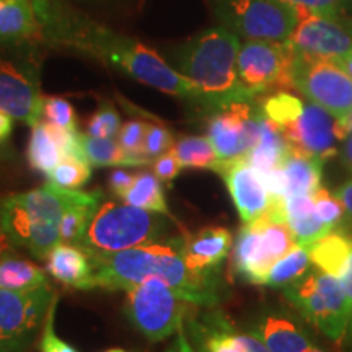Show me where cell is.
<instances>
[{
    "label": "cell",
    "instance_id": "obj_52",
    "mask_svg": "<svg viewBox=\"0 0 352 352\" xmlns=\"http://www.w3.org/2000/svg\"><path fill=\"white\" fill-rule=\"evenodd\" d=\"M340 122H341L342 129H344V132H346V135L352 134V109L346 114L344 118H341Z\"/></svg>",
    "mask_w": 352,
    "mask_h": 352
},
{
    "label": "cell",
    "instance_id": "obj_49",
    "mask_svg": "<svg viewBox=\"0 0 352 352\" xmlns=\"http://www.w3.org/2000/svg\"><path fill=\"white\" fill-rule=\"evenodd\" d=\"M338 157H340L341 165L344 166V168L352 175V134L346 135L344 140L341 142L340 153H338Z\"/></svg>",
    "mask_w": 352,
    "mask_h": 352
},
{
    "label": "cell",
    "instance_id": "obj_53",
    "mask_svg": "<svg viewBox=\"0 0 352 352\" xmlns=\"http://www.w3.org/2000/svg\"><path fill=\"white\" fill-rule=\"evenodd\" d=\"M340 20V23L344 26L346 28V32L351 34L352 36V16H347V15H344V16H341V19H338Z\"/></svg>",
    "mask_w": 352,
    "mask_h": 352
},
{
    "label": "cell",
    "instance_id": "obj_38",
    "mask_svg": "<svg viewBox=\"0 0 352 352\" xmlns=\"http://www.w3.org/2000/svg\"><path fill=\"white\" fill-rule=\"evenodd\" d=\"M315 209L318 212L321 222L327 226L329 230H336L344 222V206L338 199L334 192L328 191L327 188H320L314 195Z\"/></svg>",
    "mask_w": 352,
    "mask_h": 352
},
{
    "label": "cell",
    "instance_id": "obj_12",
    "mask_svg": "<svg viewBox=\"0 0 352 352\" xmlns=\"http://www.w3.org/2000/svg\"><path fill=\"white\" fill-rule=\"evenodd\" d=\"M263 109L254 100L236 101L212 111L208 138L217 153L220 166L243 160L261 135ZM220 170V168H219Z\"/></svg>",
    "mask_w": 352,
    "mask_h": 352
},
{
    "label": "cell",
    "instance_id": "obj_7",
    "mask_svg": "<svg viewBox=\"0 0 352 352\" xmlns=\"http://www.w3.org/2000/svg\"><path fill=\"white\" fill-rule=\"evenodd\" d=\"M297 246L287 222L270 209L253 222L243 223L235 239L232 267L245 283L263 285L264 277L276 261Z\"/></svg>",
    "mask_w": 352,
    "mask_h": 352
},
{
    "label": "cell",
    "instance_id": "obj_42",
    "mask_svg": "<svg viewBox=\"0 0 352 352\" xmlns=\"http://www.w3.org/2000/svg\"><path fill=\"white\" fill-rule=\"evenodd\" d=\"M57 294L52 297V302L47 310L46 318L43 321V334L41 340H39V351L41 352H77L74 346H70L69 342L60 340L54 331V315H56V307H57Z\"/></svg>",
    "mask_w": 352,
    "mask_h": 352
},
{
    "label": "cell",
    "instance_id": "obj_29",
    "mask_svg": "<svg viewBox=\"0 0 352 352\" xmlns=\"http://www.w3.org/2000/svg\"><path fill=\"white\" fill-rule=\"evenodd\" d=\"M64 158V152L57 144L54 135L51 134L46 121H39L32 127L28 148H26V160L32 170L39 175L51 176L52 171Z\"/></svg>",
    "mask_w": 352,
    "mask_h": 352
},
{
    "label": "cell",
    "instance_id": "obj_56",
    "mask_svg": "<svg viewBox=\"0 0 352 352\" xmlns=\"http://www.w3.org/2000/svg\"><path fill=\"white\" fill-rule=\"evenodd\" d=\"M0 352H7V351H0Z\"/></svg>",
    "mask_w": 352,
    "mask_h": 352
},
{
    "label": "cell",
    "instance_id": "obj_43",
    "mask_svg": "<svg viewBox=\"0 0 352 352\" xmlns=\"http://www.w3.org/2000/svg\"><path fill=\"white\" fill-rule=\"evenodd\" d=\"M152 164H153V173L157 175V178L160 179L162 183H166V184L173 183V179L182 173L183 170L182 165H179L178 157H176V153L173 152V148L168 152H165L164 155L157 157Z\"/></svg>",
    "mask_w": 352,
    "mask_h": 352
},
{
    "label": "cell",
    "instance_id": "obj_51",
    "mask_svg": "<svg viewBox=\"0 0 352 352\" xmlns=\"http://www.w3.org/2000/svg\"><path fill=\"white\" fill-rule=\"evenodd\" d=\"M331 63H334V64L338 65V67L344 70L347 76L352 78V52L340 57V59H334V60H331Z\"/></svg>",
    "mask_w": 352,
    "mask_h": 352
},
{
    "label": "cell",
    "instance_id": "obj_50",
    "mask_svg": "<svg viewBox=\"0 0 352 352\" xmlns=\"http://www.w3.org/2000/svg\"><path fill=\"white\" fill-rule=\"evenodd\" d=\"M16 246L13 241L10 240V236L7 235L6 230H3L2 226H0V259L3 256H7V254H12L15 253Z\"/></svg>",
    "mask_w": 352,
    "mask_h": 352
},
{
    "label": "cell",
    "instance_id": "obj_36",
    "mask_svg": "<svg viewBox=\"0 0 352 352\" xmlns=\"http://www.w3.org/2000/svg\"><path fill=\"white\" fill-rule=\"evenodd\" d=\"M145 131H147V122L140 120L127 121L124 126H121L120 134H118V142L129 155L134 158L138 166L152 164L144 153V139Z\"/></svg>",
    "mask_w": 352,
    "mask_h": 352
},
{
    "label": "cell",
    "instance_id": "obj_54",
    "mask_svg": "<svg viewBox=\"0 0 352 352\" xmlns=\"http://www.w3.org/2000/svg\"><path fill=\"white\" fill-rule=\"evenodd\" d=\"M305 352H327V351H324V349H321L320 346L314 344V346H310V347H308V349H307Z\"/></svg>",
    "mask_w": 352,
    "mask_h": 352
},
{
    "label": "cell",
    "instance_id": "obj_35",
    "mask_svg": "<svg viewBox=\"0 0 352 352\" xmlns=\"http://www.w3.org/2000/svg\"><path fill=\"white\" fill-rule=\"evenodd\" d=\"M50 178L60 188L78 189L91 178V165L82 158L64 157Z\"/></svg>",
    "mask_w": 352,
    "mask_h": 352
},
{
    "label": "cell",
    "instance_id": "obj_4",
    "mask_svg": "<svg viewBox=\"0 0 352 352\" xmlns=\"http://www.w3.org/2000/svg\"><path fill=\"white\" fill-rule=\"evenodd\" d=\"M63 214V188L52 182L0 199V226L16 248L38 259H46L60 241Z\"/></svg>",
    "mask_w": 352,
    "mask_h": 352
},
{
    "label": "cell",
    "instance_id": "obj_55",
    "mask_svg": "<svg viewBox=\"0 0 352 352\" xmlns=\"http://www.w3.org/2000/svg\"><path fill=\"white\" fill-rule=\"evenodd\" d=\"M104 352H129V351L120 349V347H114V349H108V351H104Z\"/></svg>",
    "mask_w": 352,
    "mask_h": 352
},
{
    "label": "cell",
    "instance_id": "obj_9",
    "mask_svg": "<svg viewBox=\"0 0 352 352\" xmlns=\"http://www.w3.org/2000/svg\"><path fill=\"white\" fill-rule=\"evenodd\" d=\"M222 26L246 41L285 43L296 30L297 10L280 0H212Z\"/></svg>",
    "mask_w": 352,
    "mask_h": 352
},
{
    "label": "cell",
    "instance_id": "obj_5",
    "mask_svg": "<svg viewBox=\"0 0 352 352\" xmlns=\"http://www.w3.org/2000/svg\"><path fill=\"white\" fill-rule=\"evenodd\" d=\"M168 230L164 214L103 199L78 246L87 253H116L165 240Z\"/></svg>",
    "mask_w": 352,
    "mask_h": 352
},
{
    "label": "cell",
    "instance_id": "obj_16",
    "mask_svg": "<svg viewBox=\"0 0 352 352\" xmlns=\"http://www.w3.org/2000/svg\"><path fill=\"white\" fill-rule=\"evenodd\" d=\"M43 103L36 67L0 54V109L33 127L41 121Z\"/></svg>",
    "mask_w": 352,
    "mask_h": 352
},
{
    "label": "cell",
    "instance_id": "obj_45",
    "mask_svg": "<svg viewBox=\"0 0 352 352\" xmlns=\"http://www.w3.org/2000/svg\"><path fill=\"white\" fill-rule=\"evenodd\" d=\"M334 195L338 196V199H340L341 204L344 206V212H346L344 222H342V226L340 228H342V230L352 235V178L342 183L341 186L336 189Z\"/></svg>",
    "mask_w": 352,
    "mask_h": 352
},
{
    "label": "cell",
    "instance_id": "obj_26",
    "mask_svg": "<svg viewBox=\"0 0 352 352\" xmlns=\"http://www.w3.org/2000/svg\"><path fill=\"white\" fill-rule=\"evenodd\" d=\"M290 148L285 140L283 131L271 120H267L263 113L261 120V135L258 144L250 151L243 160L253 166L258 173L276 170L283 165L285 157L289 155Z\"/></svg>",
    "mask_w": 352,
    "mask_h": 352
},
{
    "label": "cell",
    "instance_id": "obj_6",
    "mask_svg": "<svg viewBox=\"0 0 352 352\" xmlns=\"http://www.w3.org/2000/svg\"><path fill=\"white\" fill-rule=\"evenodd\" d=\"M280 290L308 323L342 351L351 308L341 279L311 267L300 279Z\"/></svg>",
    "mask_w": 352,
    "mask_h": 352
},
{
    "label": "cell",
    "instance_id": "obj_32",
    "mask_svg": "<svg viewBox=\"0 0 352 352\" xmlns=\"http://www.w3.org/2000/svg\"><path fill=\"white\" fill-rule=\"evenodd\" d=\"M311 267H314V264H311L307 246L297 245L285 256L272 264L271 270L267 271L266 277H264L263 285H267V287L272 289H284L285 285L300 279Z\"/></svg>",
    "mask_w": 352,
    "mask_h": 352
},
{
    "label": "cell",
    "instance_id": "obj_44",
    "mask_svg": "<svg viewBox=\"0 0 352 352\" xmlns=\"http://www.w3.org/2000/svg\"><path fill=\"white\" fill-rule=\"evenodd\" d=\"M134 178H135V173H129V171L126 170H113L108 178L109 191L113 192L114 197L122 199L126 192L129 191L132 183H134Z\"/></svg>",
    "mask_w": 352,
    "mask_h": 352
},
{
    "label": "cell",
    "instance_id": "obj_34",
    "mask_svg": "<svg viewBox=\"0 0 352 352\" xmlns=\"http://www.w3.org/2000/svg\"><path fill=\"white\" fill-rule=\"evenodd\" d=\"M259 107L267 120H271L279 129H283L300 116L305 101L290 91H274V94L267 95Z\"/></svg>",
    "mask_w": 352,
    "mask_h": 352
},
{
    "label": "cell",
    "instance_id": "obj_37",
    "mask_svg": "<svg viewBox=\"0 0 352 352\" xmlns=\"http://www.w3.org/2000/svg\"><path fill=\"white\" fill-rule=\"evenodd\" d=\"M121 131V118L113 104H101L87 122V134L94 138L116 139Z\"/></svg>",
    "mask_w": 352,
    "mask_h": 352
},
{
    "label": "cell",
    "instance_id": "obj_20",
    "mask_svg": "<svg viewBox=\"0 0 352 352\" xmlns=\"http://www.w3.org/2000/svg\"><path fill=\"white\" fill-rule=\"evenodd\" d=\"M233 236L223 227H208L183 235V258L192 272L217 276L220 266L230 254Z\"/></svg>",
    "mask_w": 352,
    "mask_h": 352
},
{
    "label": "cell",
    "instance_id": "obj_41",
    "mask_svg": "<svg viewBox=\"0 0 352 352\" xmlns=\"http://www.w3.org/2000/svg\"><path fill=\"white\" fill-rule=\"evenodd\" d=\"M173 134L165 126L148 124L147 122V131H145L144 139V153L148 160L153 162L157 157L164 155L165 152L173 148Z\"/></svg>",
    "mask_w": 352,
    "mask_h": 352
},
{
    "label": "cell",
    "instance_id": "obj_30",
    "mask_svg": "<svg viewBox=\"0 0 352 352\" xmlns=\"http://www.w3.org/2000/svg\"><path fill=\"white\" fill-rule=\"evenodd\" d=\"M121 201L135 206V208L168 215V204H166L164 186L153 171L135 173L134 183Z\"/></svg>",
    "mask_w": 352,
    "mask_h": 352
},
{
    "label": "cell",
    "instance_id": "obj_22",
    "mask_svg": "<svg viewBox=\"0 0 352 352\" xmlns=\"http://www.w3.org/2000/svg\"><path fill=\"white\" fill-rule=\"evenodd\" d=\"M64 195V214L60 222V241L70 245H80L91 219L103 202V192L78 191V189H65Z\"/></svg>",
    "mask_w": 352,
    "mask_h": 352
},
{
    "label": "cell",
    "instance_id": "obj_47",
    "mask_svg": "<svg viewBox=\"0 0 352 352\" xmlns=\"http://www.w3.org/2000/svg\"><path fill=\"white\" fill-rule=\"evenodd\" d=\"M13 131V118L0 109V155L7 151L8 140Z\"/></svg>",
    "mask_w": 352,
    "mask_h": 352
},
{
    "label": "cell",
    "instance_id": "obj_40",
    "mask_svg": "<svg viewBox=\"0 0 352 352\" xmlns=\"http://www.w3.org/2000/svg\"><path fill=\"white\" fill-rule=\"evenodd\" d=\"M43 116L46 118L47 122L64 127V129L77 132V118L76 109L67 100L60 96H44L43 103Z\"/></svg>",
    "mask_w": 352,
    "mask_h": 352
},
{
    "label": "cell",
    "instance_id": "obj_15",
    "mask_svg": "<svg viewBox=\"0 0 352 352\" xmlns=\"http://www.w3.org/2000/svg\"><path fill=\"white\" fill-rule=\"evenodd\" d=\"M189 341L197 352H271L248 328H239L220 310L195 314L184 323Z\"/></svg>",
    "mask_w": 352,
    "mask_h": 352
},
{
    "label": "cell",
    "instance_id": "obj_8",
    "mask_svg": "<svg viewBox=\"0 0 352 352\" xmlns=\"http://www.w3.org/2000/svg\"><path fill=\"white\" fill-rule=\"evenodd\" d=\"M192 307L168 284L152 277L127 290L122 311L135 331L148 341L158 342L184 328Z\"/></svg>",
    "mask_w": 352,
    "mask_h": 352
},
{
    "label": "cell",
    "instance_id": "obj_21",
    "mask_svg": "<svg viewBox=\"0 0 352 352\" xmlns=\"http://www.w3.org/2000/svg\"><path fill=\"white\" fill-rule=\"evenodd\" d=\"M46 272L57 283L78 290H94V263L78 245L59 241L46 258Z\"/></svg>",
    "mask_w": 352,
    "mask_h": 352
},
{
    "label": "cell",
    "instance_id": "obj_14",
    "mask_svg": "<svg viewBox=\"0 0 352 352\" xmlns=\"http://www.w3.org/2000/svg\"><path fill=\"white\" fill-rule=\"evenodd\" d=\"M280 131L290 151L316 158L323 164L338 157L340 144L346 138L340 120L311 101L305 103L296 121Z\"/></svg>",
    "mask_w": 352,
    "mask_h": 352
},
{
    "label": "cell",
    "instance_id": "obj_25",
    "mask_svg": "<svg viewBox=\"0 0 352 352\" xmlns=\"http://www.w3.org/2000/svg\"><path fill=\"white\" fill-rule=\"evenodd\" d=\"M307 250L314 267L341 279L352 254V235L342 228H336L307 246Z\"/></svg>",
    "mask_w": 352,
    "mask_h": 352
},
{
    "label": "cell",
    "instance_id": "obj_13",
    "mask_svg": "<svg viewBox=\"0 0 352 352\" xmlns=\"http://www.w3.org/2000/svg\"><path fill=\"white\" fill-rule=\"evenodd\" d=\"M52 297L50 285L25 292L0 289V351L23 352L32 344Z\"/></svg>",
    "mask_w": 352,
    "mask_h": 352
},
{
    "label": "cell",
    "instance_id": "obj_48",
    "mask_svg": "<svg viewBox=\"0 0 352 352\" xmlns=\"http://www.w3.org/2000/svg\"><path fill=\"white\" fill-rule=\"evenodd\" d=\"M165 352H197V351L195 349V346L191 344V341H189L186 328H182L178 333H176L175 341L171 342L170 347Z\"/></svg>",
    "mask_w": 352,
    "mask_h": 352
},
{
    "label": "cell",
    "instance_id": "obj_18",
    "mask_svg": "<svg viewBox=\"0 0 352 352\" xmlns=\"http://www.w3.org/2000/svg\"><path fill=\"white\" fill-rule=\"evenodd\" d=\"M217 173L226 182L241 222H253L270 209L272 199L261 175L245 160L222 165Z\"/></svg>",
    "mask_w": 352,
    "mask_h": 352
},
{
    "label": "cell",
    "instance_id": "obj_19",
    "mask_svg": "<svg viewBox=\"0 0 352 352\" xmlns=\"http://www.w3.org/2000/svg\"><path fill=\"white\" fill-rule=\"evenodd\" d=\"M248 329L271 352H305L315 344L302 321L284 308H266L254 316Z\"/></svg>",
    "mask_w": 352,
    "mask_h": 352
},
{
    "label": "cell",
    "instance_id": "obj_39",
    "mask_svg": "<svg viewBox=\"0 0 352 352\" xmlns=\"http://www.w3.org/2000/svg\"><path fill=\"white\" fill-rule=\"evenodd\" d=\"M297 10L314 13L324 19H341L352 8V0H280Z\"/></svg>",
    "mask_w": 352,
    "mask_h": 352
},
{
    "label": "cell",
    "instance_id": "obj_23",
    "mask_svg": "<svg viewBox=\"0 0 352 352\" xmlns=\"http://www.w3.org/2000/svg\"><path fill=\"white\" fill-rule=\"evenodd\" d=\"M41 32L33 0H0V43L39 38Z\"/></svg>",
    "mask_w": 352,
    "mask_h": 352
},
{
    "label": "cell",
    "instance_id": "obj_17",
    "mask_svg": "<svg viewBox=\"0 0 352 352\" xmlns=\"http://www.w3.org/2000/svg\"><path fill=\"white\" fill-rule=\"evenodd\" d=\"M297 26L287 44L298 54L334 60L352 52V36L340 20L302 10H297Z\"/></svg>",
    "mask_w": 352,
    "mask_h": 352
},
{
    "label": "cell",
    "instance_id": "obj_27",
    "mask_svg": "<svg viewBox=\"0 0 352 352\" xmlns=\"http://www.w3.org/2000/svg\"><path fill=\"white\" fill-rule=\"evenodd\" d=\"M280 170L285 179V197L298 195L314 196L321 188L323 162L316 158L290 151L280 165Z\"/></svg>",
    "mask_w": 352,
    "mask_h": 352
},
{
    "label": "cell",
    "instance_id": "obj_11",
    "mask_svg": "<svg viewBox=\"0 0 352 352\" xmlns=\"http://www.w3.org/2000/svg\"><path fill=\"white\" fill-rule=\"evenodd\" d=\"M292 85L308 101L327 109L338 120L352 109V78L331 60L296 52Z\"/></svg>",
    "mask_w": 352,
    "mask_h": 352
},
{
    "label": "cell",
    "instance_id": "obj_3",
    "mask_svg": "<svg viewBox=\"0 0 352 352\" xmlns=\"http://www.w3.org/2000/svg\"><path fill=\"white\" fill-rule=\"evenodd\" d=\"M240 38L226 26L204 30L176 50L178 72L192 83L197 104L210 113L236 101L252 100L240 85L236 59Z\"/></svg>",
    "mask_w": 352,
    "mask_h": 352
},
{
    "label": "cell",
    "instance_id": "obj_1",
    "mask_svg": "<svg viewBox=\"0 0 352 352\" xmlns=\"http://www.w3.org/2000/svg\"><path fill=\"white\" fill-rule=\"evenodd\" d=\"M41 23L43 28L47 30L50 41L76 47L122 70L140 83L176 98L197 103L195 85L145 44L111 32L107 26L83 19L74 12L52 8L50 3L41 15Z\"/></svg>",
    "mask_w": 352,
    "mask_h": 352
},
{
    "label": "cell",
    "instance_id": "obj_33",
    "mask_svg": "<svg viewBox=\"0 0 352 352\" xmlns=\"http://www.w3.org/2000/svg\"><path fill=\"white\" fill-rule=\"evenodd\" d=\"M82 151L91 166H138L116 139L80 134Z\"/></svg>",
    "mask_w": 352,
    "mask_h": 352
},
{
    "label": "cell",
    "instance_id": "obj_46",
    "mask_svg": "<svg viewBox=\"0 0 352 352\" xmlns=\"http://www.w3.org/2000/svg\"><path fill=\"white\" fill-rule=\"evenodd\" d=\"M341 283L344 285V290L347 294V298H349V308H351V318H349V328H347L344 347H342V352H352V254L347 261V266L344 272L341 276Z\"/></svg>",
    "mask_w": 352,
    "mask_h": 352
},
{
    "label": "cell",
    "instance_id": "obj_24",
    "mask_svg": "<svg viewBox=\"0 0 352 352\" xmlns=\"http://www.w3.org/2000/svg\"><path fill=\"white\" fill-rule=\"evenodd\" d=\"M284 214L294 239L300 246H310L331 232L321 222L315 209L314 196L310 195L285 197Z\"/></svg>",
    "mask_w": 352,
    "mask_h": 352
},
{
    "label": "cell",
    "instance_id": "obj_31",
    "mask_svg": "<svg viewBox=\"0 0 352 352\" xmlns=\"http://www.w3.org/2000/svg\"><path fill=\"white\" fill-rule=\"evenodd\" d=\"M173 152L178 157L182 168L212 170L217 173L220 160L209 138L202 135H184L173 145Z\"/></svg>",
    "mask_w": 352,
    "mask_h": 352
},
{
    "label": "cell",
    "instance_id": "obj_28",
    "mask_svg": "<svg viewBox=\"0 0 352 352\" xmlns=\"http://www.w3.org/2000/svg\"><path fill=\"white\" fill-rule=\"evenodd\" d=\"M47 284L46 272L30 259L16 256V253L7 254L0 259V289L25 292L44 287Z\"/></svg>",
    "mask_w": 352,
    "mask_h": 352
},
{
    "label": "cell",
    "instance_id": "obj_2",
    "mask_svg": "<svg viewBox=\"0 0 352 352\" xmlns=\"http://www.w3.org/2000/svg\"><path fill=\"white\" fill-rule=\"evenodd\" d=\"M88 254L94 263L95 289L127 292L157 277L196 307L214 308L220 302L219 274H197L184 263L183 235L116 253Z\"/></svg>",
    "mask_w": 352,
    "mask_h": 352
},
{
    "label": "cell",
    "instance_id": "obj_10",
    "mask_svg": "<svg viewBox=\"0 0 352 352\" xmlns=\"http://www.w3.org/2000/svg\"><path fill=\"white\" fill-rule=\"evenodd\" d=\"M292 47L285 43L246 41L240 46L236 72L241 88L250 98L274 91L294 90Z\"/></svg>",
    "mask_w": 352,
    "mask_h": 352
}]
</instances>
